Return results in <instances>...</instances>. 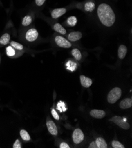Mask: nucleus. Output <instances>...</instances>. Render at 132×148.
I'll use <instances>...</instances> for the list:
<instances>
[{
	"label": "nucleus",
	"instance_id": "obj_1",
	"mask_svg": "<svg viewBox=\"0 0 132 148\" xmlns=\"http://www.w3.org/2000/svg\"><path fill=\"white\" fill-rule=\"evenodd\" d=\"M97 14L101 23L106 27L112 26L115 21V15L113 9L107 4L102 3L98 6Z\"/></svg>",
	"mask_w": 132,
	"mask_h": 148
},
{
	"label": "nucleus",
	"instance_id": "obj_2",
	"mask_svg": "<svg viewBox=\"0 0 132 148\" xmlns=\"http://www.w3.org/2000/svg\"><path fill=\"white\" fill-rule=\"evenodd\" d=\"M122 95V90L119 87H115L109 93L107 96L108 102L110 104H114L118 100Z\"/></svg>",
	"mask_w": 132,
	"mask_h": 148
},
{
	"label": "nucleus",
	"instance_id": "obj_3",
	"mask_svg": "<svg viewBox=\"0 0 132 148\" xmlns=\"http://www.w3.org/2000/svg\"><path fill=\"white\" fill-rule=\"evenodd\" d=\"M110 121L113 122L115 125L119 126L120 128L123 129L124 130H129L130 128V125L128 123H127L124 119L120 116H115L111 117L110 119Z\"/></svg>",
	"mask_w": 132,
	"mask_h": 148
},
{
	"label": "nucleus",
	"instance_id": "obj_4",
	"mask_svg": "<svg viewBox=\"0 0 132 148\" xmlns=\"http://www.w3.org/2000/svg\"><path fill=\"white\" fill-rule=\"evenodd\" d=\"M55 41L57 45L59 47H62V48L69 49L72 46L71 43L67 39L60 36H56L55 38Z\"/></svg>",
	"mask_w": 132,
	"mask_h": 148
},
{
	"label": "nucleus",
	"instance_id": "obj_5",
	"mask_svg": "<svg viewBox=\"0 0 132 148\" xmlns=\"http://www.w3.org/2000/svg\"><path fill=\"white\" fill-rule=\"evenodd\" d=\"M84 135L80 129H76L72 134V139L75 144H79L83 141Z\"/></svg>",
	"mask_w": 132,
	"mask_h": 148
},
{
	"label": "nucleus",
	"instance_id": "obj_6",
	"mask_svg": "<svg viewBox=\"0 0 132 148\" xmlns=\"http://www.w3.org/2000/svg\"><path fill=\"white\" fill-rule=\"evenodd\" d=\"M39 36V33L35 28H31L27 32L26 34V39L29 42L35 41Z\"/></svg>",
	"mask_w": 132,
	"mask_h": 148
},
{
	"label": "nucleus",
	"instance_id": "obj_7",
	"mask_svg": "<svg viewBox=\"0 0 132 148\" xmlns=\"http://www.w3.org/2000/svg\"><path fill=\"white\" fill-rule=\"evenodd\" d=\"M66 12V9L65 8H56L53 10L51 13L52 17L53 19H56L62 16Z\"/></svg>",
	"mask_w": 132,
	"mask_h": 148
},
{
	"label": "nucleus",
	"instance_id": "obj_8",
	"mask_svg": "<svg viewBox=\"0 0 132 148\" xmlns=\"http://www.w3.org/2000/svg\"><path fill=\"white\" fill-rule=\"evenodd\" d=\"M46 126L49 132L50 133V134H52L53 136L57 135V134H58L57 128L55 123L53 121H48L46 122Z\"/></svg>",
	"mask_w": 132,
	"mask_h": 148
},
{
	"label": "nucleus",
	"instance_id": "obj_9",
	"mask_svg": "<svg viewBox=\"0 0 132 148\" xmlns=\"http://www.w3.org/2000/svg\"><path fill=\"white\" fill-rule=\"evenodd\" d=\"M82 37V34L80 32H74L69 34L68 39L72 42H75L79 40Z\"/></svg>",
	"mask_w": 132,
	"mask_h": 148
},
{
	"label": "nucleus",
	"instance_id": "obj_10",
	"mask_svg": "<svg viewBox=\"0 0 132 148\" xmlns=\"http://www.w3.org/2000/svg\"><path fill=\"white\" fill-rule=\"evenodd\" d=\"M90 115L96 119H102L105 117L106 112L102 110L94 109L90 112Z\"/></svg>",
	"mask_w": 132,
	"mask_h": 148
},
{
	"label": "nucleus",
	"instance_id": "obj_11",
	"mask_svg": "<svg viewBox=\"0 0 132 148\" xmlns=\"http://www.w3.org/2000/svg\"><path fill=\"white\" fill-rule=\"evenodd\" d=\"M120 108L122 109H129L132 106V100L131 98H126L120 103Z\"/></svg>",
	"mask_w": 132,
	"mask_h": 148
},
{
	"label": "nucleus",
	"instance_id": "obj_12",
	"mask_svg": "<svg viewBox=\"0 0 132 148\" xmlns=\"http://www.w3.org/2000/svg\"><path fill=\"white\" fill-rule=\"evenodd\" d=\"M80 81L81 85L86 88L90 87L93 84V81L90 78H88L83 75H81L80 76Z\"/></svg>",
	"mask_w": 132,
	"mask_h": 148
},
{
	"label": "nucleus",
	"instance_id": "obj_13",
	"mask_svg": "<svg viewBox=\"0 0 132 148\" xmlns=\"http://www.w3.org/2000/svg\"><path fill=\"white\" fill-rule=\"evenodd\" d=\"M127 53V48L124 45H121L118 50V56L119 58L124 59Z\"/></svg>",
	"mask_w": 132,
	"mask_h": 148
},
{
	"label": "nucleus",
	"instance_id": "obj_14",
	"mask_svg": "<svg viewBox=\"0 0 132 148\" xmlns=\"http://www.w3.org/2000/svg\"><path fill=\"white\" fill-rule=\"evenodd\" d=\"M95 143L97 145L98 148H107V144L105 140L101 137L97 138Z\"/></svg>",
	"mask_w": 132,
	"mask_h": 148
},
{
	"label": "nucleus",
	"instance_id": "obj_15",
	"mask_svg": "<svg viewBox=\"0 0 132 148\" xmlns=\"http://www.w3.org/2000/svg\"><path fill=\"white\" fill-rule=\"evenodd\" d=\"M53 29L54 30L59 33H60L61 34H65L66 33V29L59 23H56L54 26H53Z\"/></svg>",
	"mask_w": 132,
	"mask_h": 148
},
{
	"label": "nucleus",
	"instance_id": "obj_16",
	"mask_svg": "<svg viewBox=\"0 0 132 148\" xmlns=\"http://www.w3.org/2000/svg\"><path fill=\"white\" fill-rule=\"evenodd\" d=\"M10 36L8 33H5L0 38V44L3 45H6L10 42Z\"/></svg>",
	"mask_w": 132,
	"mask_h": 148
},
{
	"label": "nucleus",
	"instance_id": "obj_17",
	"mask_svg": "<svg viewBox=\"0 0 132 148\" xmlns=\"http://www.w3.org/2000/svg\"><path fill=\"white\" fill-rule=\"evenodd\" d=\"M95 7V5L94 4V3L92 2V1H90V2H87L85 5H84V8L85 10L86 11L88 12H92L94 10Z\"/></svg>",
	"mask_w": 132,
	"mask_h": 148
},
{
	"label": "nucleus",
	"instance_id": "obj_18",
	"mask_svg": "<svg viewBox=\"0 0 132 148\" xmlns=\"http://www.w3.org/2000/svg\"><path fill=\"white\" fill-rule=\"evenodd\" d=\"M72 55L74 57L77 61H80L82 58L81 51L78 49H74L71 51Z\"/></svg>",
	"mask_w": 132,
	"mask_h": 148
},
{
	"label": "nucleus",
	"instance_id": "obj_19",
	"mask_svg": "<svg viewBox=\"0 0 132 148\" xmlns=\"http://www.w3.org/2000/svg\"><path fill=\"white\" fill-rule=\"evenodd\" d=\"M20 134V136L23 140L26 141V142L30 140V139H31L30 136V135H29L28 133L26 130L22 129V130H21Z\"/></svg>",
	"mask_w": 132,
	"mask_h": 148
},
{
	"label": "nucleus",
	"instance_id": "obj_20",
	"mask_svg": "<svg viewBox=\"0 0 132 148\" xmlns=\"http://www.w3.org/2000/svg\"><path fill=\"white\" fill-rule=\"evenodd\" d=\"M32 22V18L30 16H25L22 21V25L23 26H28L30 25Z\"/></svg>",
	"mask_w": 132,
	"mask_h": 148
},
{
	"label": "nucleus",
	"instance_id": "obj_21",
	"mask_svg": "<svg viewBox=\"0 0 132 148\" xmlns=\"http://www.w3.org/2000/svg\"><path fill=\"white\" fill-rule=\"evenodd\" d=\"M10 44H11V46L12 47H13L14 49H16L18 50H22L24 48L23 46L21 44H20L16 41H11L10 42Z\"/></svg>",
	"mask_w": 132,
	"mask_h": 148
},
{
	"label": "nucleus",
	"instance_id": "obj_22",
	"mask_svg": "<svg viewBox=\"0 0 132 148\" xmlns=\"http://www.w3.org/2000/svg\"><path fill=\"white\" fill-rule=\"evenodd\" d=\"M67 23L70 26L74 27L77 23V18L75 16H71L68 18Z\"/></svg>",
	"mask_w": 132,
	"mask_h": 148
},
{
	"label": "nucleus",
	"instance_id": "obj_23",
	"mask_svg": "<svg viewBox=\"0 0 132 148\" xmlns=\"http://www.w3.org/2000/svg\"><path fill=\"white\" fill-rule=\"evenodd\" d=\"M6 53L8 56L12 57L16 54V51L13 47L11 46H8L6 49Z\"/></svg>",
	"mask_w": 132,
	"mask_h": 148
},
{
	"label": "nucleus",
	"instance_id": "obj_24",
	"mask_svg": "<svg viewBox=\"0 0 132 148\" xmlns=\"http://www.w3.org/2000/svg\"><path fill=\"white\" fill-rule=\"evenodd\" d=\"M57 108L61 112H65L66 110V108L65 107V103L62 101H59L58 103V104L57 105Z\"/></svg>",
	"mask_w": 132,
	"mask_h": 148
},
{
	"label": "nucleus",
	"instance_id": "obj_25",
	"mask_svg": "<svg viewBox=\"0 0 132 148\" xmlns=\"http://www.w3.org/2000/svg\"><path fill=\"white\" fill-rule=\"evenodd\" d=\"M112 146L114 148H124L123 145H122L120 142L114 140L112 142Z\"/></svg>",
	"mask_w": 132,
	"mask_h": 148
},
{
	"label": "nucleus",
	"instance_id": "obj_26",
	"mask_svg": "<svg viewBox=\"0 0 132 148\" xmlns=\"http://www.w3.org/2000/svg\"><path fill=\"white\" fill-rule=\"evenodd\" d=\"M51 112H52V116L55 118V119L56 120H57V121L59 120V116L57 113L56 112V111L54 109H52Z\"/></svg>",
	"mask_w": 132,
	"mask_h": 148
},
{
	"label": "nucleus",
	"instance_id": "obj_27",
	"mask_svg": "<svg viewBox=\"0 0 132 148\" xmlns=\"http://www.w3.org/2000/svg\"><path fill=\"white\" fill-rule=\"evenodd\" d=\"M12 147L13 148H21L22 147L21 145V143H20V142L19 139H17L15 141V142L14 143Z\"/></svg>",
	"mask_w": 132,
	"mask_h": 148
},
{
	"label": "nucleus",
	"instance_id": "obj_28",
	"mask_svg": "<svg viewBox=\"0 0 132 148\" xmlns=\"http://www.w3.org/2000/svg\"><path fill=\"white\" fill-rule=\"evenodd\" d=\"M45 1L46 0H35V3L37 6L40 7L43 5V4L45 3Z\"/></svg>",
	"mask_w": 132,
	"mask_h": 148
},
{
	"label": "nucleus",
	"instance_id": "obj_29",
	"mask_svg": "<svg viewBox=\"0 0 132 148\" xmlns=\"http://www.w3.org/2000/svg\"><path fill=\"white\" fill-rule=\"evenodd\" d=\"M60 148H69V146L65 142H62L61 143L60 145V146H59Z\"/></svg>",
	"mask_w": 132,
	"mask_h": 148
},
{
	"label": "nucleus",
	"instance_id": "obj_30",
	"mask_svg": "<svg viewBox=\"0 0 132 148\" xmlns=\"http://www.w3.org/2000/svg\"><path fill=\"white\" fill-rule=\"evenodd\" d=\"M89 147H90V148H98L97 145L95 142H92L90 143V146H89Z\"/></svg>",
	"mask_w": 132,
	"mask_h": 148
}]
</instances>
